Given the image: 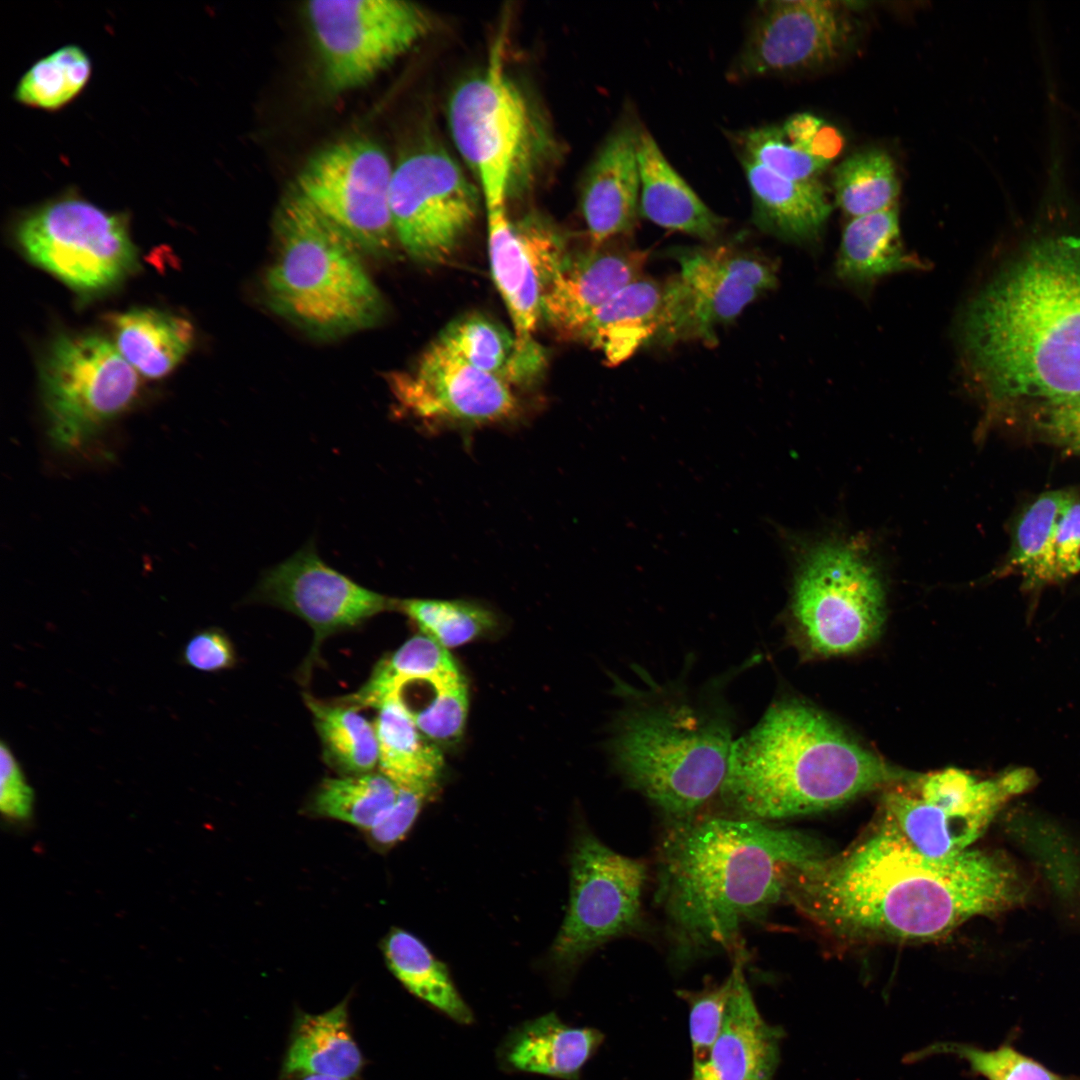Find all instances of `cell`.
<instances>
[{
	"instance_id": "7a4b0ae2",
	"label": "cell",
	"mask_w": 1080,
	"mask_h": 1080,
	"mask_svg": "<svg viewBox=\"0 0 1080 1080\" xmlns=\"http://www.w3.org/2000/svg\"><path fill=\"white\" fill-rule=\"evenodd\" d=\"M1011 899L1008 871L985 853L930 858L879 827L794 877L787 901L819 928L854 941H930Z\"/></svg>"
},
{
	"instance_id": "4dcf8cb0",
	"label": "cell",
	"mask_w": 1080,
	"mask_h": 1080,
	"mask_svg": "<svg viewBox=\"0 0 1080 1080\" xmlns=\"http://www.w3.org/2000/svg\"><path fill=\"white\" fill-rule=\"evenodd\" d=\"M115 346L140 374L161 378L191 349L192 324L185 318L153 309L135 308L113 319Z\"/></svg>"
},
{
	"instance_id": "44dd1931",
	"label": "cell",
	"mask_w": 1080,
	"mask_h": 1080,
	"mask_svg": "<svg viewBox=\"0 0 1080 1080\" xmlns=\"http://www.w3.org/2000/svg\"><path fill=\"white\" fill-rule=\"evenodd\" d=\"M1026 587L1058 583L1080 572V496L1069 490L1039 495L1019 516L1002 567Z\"/></svg>"
},
{
	"instance_id": "b9f144b4",
	"label": "cell",
	"mask_w": 1080,
	"mask_h": 1080,
	"mask_svg": "<svg viewBox=\"0 0 1080 1080\" xmlns=\"http://www.w3.org/2000/svg\"><path fill=\"white\" fill-rule=\"evenodd\" d=\"M468 704L467 684L461 678L445 685L408 715L425 737L437 745H448L463 734Z\"/></svg>"
},
{
	"instance_id": "d4e9b609",
	"label": "cell",
	"mask_w": 1080,
	"mask_h": 1080,
	"mask_svg": "<svg viewBox=\"0 0 1080 1080\" xmlns=\"http://www.w3.org/2000/svg\"><path fill=\"white\" fill-rule=\"evenodd\" d=\"M741 162L752 200V223L761 232L797 245L820 238L832 206L818 180H791L745 155Z\"/></svg>"
},
{
	"instance_id": "603a6c76",
	"label": "cell",
	"mask_w": 1080,
	"mask_h": 1080,
	"mask_svg": "<svg viewBox=\"0 0 1080 1080\" xmlns=\"http://www.w3.org/2000/svg\"><path fill=\"white\" fill-rule=\"evenodd\" d=\"M734 957L733 989L711 1062L719 1080H773L783 1031L757 1009L744 974V949Z\"/></svg>"
},
{
	"instance_id": "f546056e",
	"label": "cell",
	"mask_w": 1080,
	"mask_h": 1080,
	"mask_svg": "<svg viewBox=\"0 0 1080 1080\" xmlns=\"http://www.w3.org/2000/svg\"><path fill=\"white\" fill-rule=\"evenodd\" d=\"M373 721L379 749V772L397 788L434 793L444 760L437 744L425 737L395 699L377 708Z\"/></svg>"
},
{
	"instance_id": "681fc988",
	"label": "cell",
	"mask_w": 1080,
	"mask_h": 1080,
	"mask_svg": "<svg viewBox=\"0 0 1080 1080\" xmlns=\"http://www.w3.org/2000/svg\"><path fill=\"white\" fill-rule=\"evenodd\" d=\"M293 1077H296V1080H346L343 1078L323 1074H303Z\"/></svg>"
},
{
	"instance_id": "7dc6e473",
	"label": "cell",
	"mask_w": 1080,
	"mask_h": 1080,
	"mask_svg": "<svg viewBox=\"0 0 1080 1080\" xmlns=\"http://www.w3.org/2000/svg\"><path fill=\"white\" fill-rule=\"evenodd\" d=\"M432 793L398 788L397 799L385 817L369 831V840L379 849H389L402 840L415 823Z\"/></svg>"
},
{
	"instance_id": "5bb4252c",
	"label": "cell",
	"mask_w": 1080,
	"mask_h": 1080,
	"mask_svg": "<svg viewBox=\"0 0 1080 1080\" xmlns=\"http://www.w3.org/2000/svg\"><path fill=\"white\" fill-rule=\"evenodd\" d=\"M480 196L443 148L421 145L393 167L390 210L395 237L414 260L443 263L476 220Z\"/></svg>"
},
{
	"instance_id": "d6986e66",
	"label": "cell",
	"mask_w": 1080,
	"mask_h": 1080,
	"mask_svg": "<svg viewBox=\"0 0 1080 1080\" xmlns=\"http://www.w3.org/2000/svg\"><path fill=\"white\" fill-rule=\"evenodd\" d=\"M849 34L839 2H761L730 74L749 79L816 67L837 57Z\"/></svg>"
},
{
	"instance_id": "836d02e7",
	"label": "cell",
	"mask_w": 1080,
	"mask_h": 1080,
	"mask_svg": "<svg viewBox=\"0 0 1080 1080\" xmlns=\"http://www.w3.org/2000/svg\"><path fill=\"white\" fill-rule=\"evenodd\" d=\"M324 761L340 775L373 772L378 767L379 749L373 722L358 709L339 703H325L304 694Z\"/></svg>"
},
{
	"instance_id": "4fadbf2b",
	"label": "cell",
	"mask_w": 1080,
	"mask_h": 1080,
	"mask_svg": "<svg viewBox=\"0 0 1080 1080\" xmlns=\"http://www.w3.org/2000/svg\"><path fill=\"white\" fill-rule=\"evenodd\" d=\"M304 12L323 84L334 94L373 80L432 24L423 8L404 0H317Z\"/></svg>"
},
{
	"instance_id": "484cf974",
	"label": "cell",
	"mask_w": 1080,
	"mask_h": 1080,
	"mask_svg": "<svg viewBox=\"0 0 1080 1080\" xmlns=\"http://www.w3.org/2000/svg\"><path fill=\"white\" fill-rule=\"evenodd\" d=\"M637 157L640 214L663 228L685 233L705 243L718 242L727 220L714 213L699 198L643 126L638 138Z\"/></svg>"
},
{
	"instance_id": "f6af8a7d",
	"label": "cell",
	"mask_w": 1080,
	"mask_h": 1080,
	"mask_svg": "<svg viewBox=\"0 0 1080 1080\" xmlns=\"http://www.w3.org/2000/svg\"><path fill=\"white\" fill-rule=\"evenodd\" d=\"M0 809L9 823L27 822L34 809V792L10 746L0 743Z\"/></svg>"
},
{
	"instance_id": "7bdbcfd3",
	"label": "cell",
	"mask_w": 1080,
	"mask_h": 1080,
	"mask_svg": "<svg viewBox=\"0 0 1080 1080\" xmlns=\"http://www.w3.org/2000/svg\"><path fill=\"white\" fill-rule=\"evenodd\" d=\"M733 989L732 972L721 984L697 992L681 991L689 1006V1034L693 1063L711 1058L713 1047L721 1032Z\"/></svg>"
},
{
	"instance_id": "f35d334b",
	"label": "cell",
	"mask_w": 1080,
	"mask_h": 1080,
	"mask_svg": "<svg viewBox=\"0 0 1080 1080\" xmlns=\"http://www.w3.org/2000/svg\"><path fill=\"white\" fill-rule=\"evenodd\" d=\"M396 610L446 649L467 644L498 625L492 610L466 600L397 599Z\"/></svg>"
},
{
	"instance_id": "1f68e13d",
	"label": "cell",
	"mask_w": 1080,
	"mask_h": 1080,
	"mask_svg": "<svg viewBox=\"0 0 1080 1080\" xmlns=\"http://www.w3.org/2000/svg\"><path fill=\"white\" fill-rule=\"evenodd\" d=\"M380 947L388 969L408 992L460 1025L474 1023L448 967L417 936L392 928Z\"/></svg>"
},
{
	"instance_id": "60d3db41",
	"label": "cell",
	"mask_w": 1080,
	"mask_h": 1080,
	"mask_svg": "<svg viewBox=\"0 0 1080 1080\" xmlns=\"http://www.w3.org/2000/svg\"><path fill=\"white\" fill-rule=\"evenodd\" d=\"M742 155L782 177L796 181L818 180L831 161L793 143L781 126H762L742 133Z\"/></svg>"
},
{
	"instance_id": "ffe728a7",
	"label": "cell",
	"mask_w": 1080,
	"mask_h": 1080,
	"mask_svg": "<svg viewBox=\"0 0 1080 1080\" xmlns=\"http://www.w3.org/2000/svg\"><path fill=\"white\" fill-rule=\"evenodd\" d=\"M648 250L629 246L558 247L537 263L540 318L566 339L578 340L593 314L642 276Z\"/></svg>"
},
{
	"instance_id": "e0dca14e",
	"label": "cell",
	"mask_w": 1080,
	"mask_h": 1080,
	"mask_svg": "<svg viewBox=\"0 0 1080 1080\" xmlns=\"http://www.w3.org/2000/svg\"><path fill=\"white\" fill-rule=\"evenodd\" d=\"M402 410L431 429H470L518 415L511 385L481 371L435 340L415 366L391 378Z\"/></svg>"
},
{
	"instance_id": "c3c4849f",
	"label": "cell",
	"mask_w": 1080,
	"mask_h": 1080,
	"mask_svg": "<svg viewBox=\"0 0 1080 1080\" xmlns=\"http://www.w3.org/2000/svg\"><path fill=\"white\" fill-rule=\"evenodd\" d=\"M691 1080H719L711 1058L704 1062L693 1063Z\"/></svg>"
},
{
	"instance_id": "3957f363",
	"label": "cell",
	"mask_w": 1080,
	"mask_h": 1080,
	"mask_svg": "<svg viewBox=\"0 0 1080 1080\" xmlns=\"http://www.w3.org/2000/svg\"><path fill=\"white\" fill-rule=\"evenodd\" d=\"M822 857L816 840L765 821L672 822L658 851L655 898L678 962L735 954L744 927L786 900L795 875Z\"/></svg>"
},
{
	"instance_id": "83f0119b",
	"label": "cell",
	"mask_w": 1080,
	"mask_h": 1080,
	"mask_svg": "<svg viewBox=\"0 0 1080 1080\" xmlns=\"http://www.w3.org/2000/svg\"><path fill=\"white\" fill-rule=\"evenodd\" d=\"M926 268L927 263L902 243L896 206L846 224L835 263V274L843 283L869 289L884 276Z\"/></svg>"
},
{
	"instance_id": "4316f807",
	"label": "cell",
	"mask_w": 1080,
	"mask_h": 1080,
	"mask_svg": "<svg viewBox=\"0 0 1080 1080\" xmlns=\"http://www.w3.org/2000/svg\"><path fill=\"white\" fill-rule=\"evenodd\" d=\"M663 283L641 276L617 292L589 319L578 341L617 366L650 345L659 326Z\"/></svg>"
},
{
	"instance_id": "6da1fadb",
	"label": "cell",
	"mask_w": 1080,
	"mask_h": 1080,
	"mask_svg": "<svg viewBox=\"0 0 1080 1080\" xmlns=\"http://www.w3.org/2000/svg\"><path fill=\"white\" fill-rule=\"evenodd\" d=\"M959 338L983 431L1022 407L1080 396V236L1031 242L973 298Z\"/></svg>"
},
{
	"instance_id": "e575fe53",
	"label": "cell",
	"mask_w": 1080,
	"mask_h": 1080,
	"mask_svg": "<svg viewBox=\"0 0 1080 1080\" xmlns=\"http://www.w3.org/2000/svg\"><path fill=\"white\" fill-rule=\"evenodd\" d=\"M436 340L475 368L510 385L531 381L519 358L514 333L482 314L458 317L440 332Z\"/></svg>"
},
{
	"instance_id": "30bf717a",
	"label": "cell",
	"mask_w": 1080,
	"mask_h": 1080,
	"mask_svg": "<svg viewBox=\"0 0 1080 1080\" xmlns=\"http://www.w3.org/2000/svg\"><path fill=\"white\" fill-rule=\"evenodd\" d=\"M677 274L663 282L657 332L650 345L700 341L713 346L717 330L776 287L777 264L759 251L714 242L672 249Z\"/></svg>"
},
{
	"instance_id": "ee69618b",
	"label": "cell",
	"mask_w": 1080,
	"mask_h": 1080,
	"mask_svg": "<svg viewBox=\"0 0 1080 1080\" xmlns=\"http://www.w3.org/2000/svg\"><path fill=\"white\" fill-rule=\"evenodd\" d=\"M1016 417L1042 440L1080 456V396L1025 406L1007 418Z\"/></svg>"
},
{
	"instance_id": "d6a6232c",
	"label": "cell",
	"mask_w": 1080,
	"mask_h": 1080,
	"mask_svg": "<svg viewBox=\"0 0 1080 1080\" xmlns=\"http://www.w3.org/2000/svg\"><path fill=\"white\" fill-rule=\"evenodd\" d=\"M458 665L446 648L421 633L412 636L398 649L384 656L374 667L366 683L337 703L360 710L378 708L402 684L423 679L461 676Z\"/></svg>"
},
{
	"instance_id": "ab89813d",
	"label": "cell",
	"mask_w": 1080,
	"mask_h": 1080,
	"mask_svg": "<svg viewBox=\"0 0 1080 1080\" xmlns=\"http://www.w3.org/2000/svg\"><path fill=\"white\" fill-rule=\"evenodd\" d=\"M940 1054L962 1059L972 1074L985 1080H1080L1079 1076L1051 1070L1041 1061L1020 1051L1010 1040L990 1050L971 1044L936 1042L906 1056L905 1061L915 1062Z\"/></svg>"
},
{
	"instance_id": "5b68a950",
	"label": "cell",
	"mask_w": 1080,
	"mask_h": 1080,
	"mask_svg": "<svg viewBox=\"0 0 1080 1080\" xmlns=\"http://www.w3.org/2000/svg\"><path fill=\"white\" fill-rule=\"evenodd\" d=\"M609 751L617 771L672 822L720 795L736 738L728 710L680 686L622 687Z\"/></svg>"
},
{
	"instance_id": "9a60e30c",
	"label": "cell",
	"mask_w": 1080,
	"mask_h": 1080,
	"mask_svg": "<svg viewBox=\"0 0 1080 1080\" xmlns=\"http://www.w3.org/2000/svg\"><path fill=\"white\" fill-rule=\"evenodd\" d=\"M1030 778L1024 770L984 781L956 768L937 771L921 780L918 795L888 791L881 823L930 858L953 857L967 850L1001 803Z\"/></svg>"
},
{
	"instance_id": "2e32d148",
	"label": "cell",
	"mask_w": 1080,
	"mask_h": 1080,
	"mask_svg": "<svg viewBox=\"0 0 1080 1080\" xmlns=\"http://www.w3.org/2000/svg\"><path fill=\"white\" fill-rule=\"evenodd\" d=\"M393 167L368 138H349L314 154L297 178V191L354 245L384 255L396 238L390 210Z\"/></svg>"
},
{
	"instance_id": "cb8c5ba5",
	"label": "cell",
	"mask_w": 1080,
	"mask_h": 1080,
	"mask_svg": "<svg viewBox=\"0 0 1080 1080\" xmlns=\"http://www.w3.org/2000/svg\"><path fill=\"white\" fill-rule=\"evenodd\" d=\"M604 1035L592 1027H576L549 1012L513 1027L497 1049L501 1069L511 1073L579 1080Z\"/></svg>"
},
{
	"instance_id": "8992f818",
	"label": "cell",
	"mask_w": 1080,
	"mask_h": 1080,
	"mask_svg": "<svg viewBox=\"0 0 1080 1080\" xmlns=\"http://www.w3.org/2000/svg\"><path fill=\"white\" fill-rule=\"evenodd\" d=\"M265 297L280 317L321 339L346 336L382 319L383 296L357 247L297 189L281 203Z\"/></svg>"
},
{
	"instance_id": "52a82bcc",
	"label": "cell",
	"mask_w": 1080,
	"mask_h": 1080,
	"mask_svg": "<svg viewBox=\"0 0 1080 1080\" xmlns=\"http://www.w3.org/2000/svg\"><path fill=\"white\" fill-rule=\"evenodd\" d=\"M503 39L488 66L461 82L448 103V123L460 155L480 184L485 206L507 204L531 180L545 133L525 95L505 70Z\"/></svg>"
},
{
	"instance_id": "bcb514c9",
	"label": "cell",
	"mask_w": 1080,
	"mask_h": 1080,
	"mask_svg": "<svg viewBox=\"0 0 1080 1080\" xmlns=\"http://www.w3.org/2000/svg\"><path fill=\"white\" fill-rule=\"evenodd\" d=\"M180 662L201 672H220L233 668L237 654L229 636L217 627L194 633L180 653Z\"/></svg>"
},
{
	"instance_id": "9c48e42d",
	"label": "cell",
	"mask_w": 1080,
	"mask_h": 1080,
	"mask_svg": "<svg viewBox=\"0 0 1080 1080\" xmlns=\"http://www.w3.org/2000/svg\"><path fill=\"white\" fill-rule=\"evenodd\" d=\"M569 867L568 909L547 958L559 988L597 948L642 927L648 880L644 861L614 851L585 826L575 834Z\"/></svg>"
},
{
	"instance_id": "ba28073f",
	"label": "cell",
	"mask_w": 1080,
	"mask_h": 1080,
	"mask_svg": "<svg viewBox=\"0 0 1080 1080\" xmlns=\"http://www.w3.org/2000/svg\"><path fill=\"white\" fill-rule=\"evenodd\" d=\"M794 639L817 656L856 652L871 644L885 619L877 567L861 543L826 539L802 556L791 599Z\"/></svg>"
},
{
	"instance_id": "f1b7e54d",
	"label": "cell",
	"mask_w": 1080,
	"mask_h": 1080,
	"mask_svg": "<svg viewBox=\"0 0 1080 1080\" xmlns=\"http://www.w3.org/2000/svg\"><path fill=\"white\" fill-rule=\"evenodd\" d=\"M363 1056L348 1020L345 999L320 1014L299 1015L283 1061L287 1076L323 1074L349 1080L359 1074Z\"/></svg>"
},
{
	"instance_id": "74e56055",
	"label": "cell",
	"mask_w": 1080,
	"mask_h": 1080,
	"mask_svg": "<svg viewBox=\"0 0 1080 1080\" xmlns=\"http://www.w3.org/2000/svg\"><path fill=\"white\" fill-rule=\"evenodd\" d=\"M836 203L851 218L896 206L899 181L892 158L868 149L844 159L833 171Z\"/></svg>"
},
{
	"instance_id": "ac0fdd59",
	"label": "cell",
	"mask_w": 1080,
	"mask_h": 1080,
	"mask_svg": "<svg viewBox=\"0 0 1080 1080\" xmlns=\"http://www.w3.org/2000/svg\"><path fill=\"white\" fill-rule=\"evenodd\" d=\"M249 600L291 612L312 628L314 642L301 670L306 681L327 637L397 606V599L369 590L327 565L313 542L265 570Z\"/></svg>"
},
{
	"instance_id": "d590c367",
	"label": "cell",
	"mask_w": 1080,
	"mask_h": 1080,
	"mask_svg": "<svg viewBox=\"0 0 1080 1080\" xmlns=\"http://www.w3.org/2000/svg\"><path fill=\"white\" fill-rule=\"evenodd\" d=\"M397 786L381 772L324 778L307 809L313 815L339 820L367 832L396 802Z\"/></svg>"
},
{
	"instance_id": "277c9868",
	"label": "cell",
	"mask_w": 1080,
	"mask_h": 1080,
	"mask_svg": "<svg viewBox=\"0 0 1080 1080\" xmlns=\"http://www.w3.org/2000/svg\"><path fill=\"white\" fill-rule=\"evenodd\" d=\"M908 778L820 710L785 698L735 739L720 795L739 817L768 822L831 809Z\"/></svg>"
},
{
	"instance_id": "7402d4cb",
	"label": "cell",
	"mask_w": 1080,
	"mask_h": 1080,
	"mask_svg": "<svg viewBox=\"0 0 1080 1080\" xmlns=\"http://www.w3.org/2000/svg\"><path fill=\"white\" fill-rule=\"evenodd\" d=\"M642 125L625 118L595 154L582 183L580 206L591 247L634 232L640 214L637 144Z\"/></svg>"
},
{
	"instance_id": "8d00e7d4",
	"label": "cell",
	"mask_w": 1080,
	"mask_h": 1080,
	"mask_svg": "<svg viewBox=\"0 0 1080 1080\" xmlns=\"http://www.w3.org/2000/svg\"><path fill=\"white\" fill-rule=\"evenodd\" d=\"M92 62L78 45L62 46L38 59L19 79L14 97L27 107L58 111L74 101L86 88Z\"/></svg>"
},
{
	"instance_id": "7c38bea8",
	"label": "cell",
	"mask_w": 1080,
	"mask_h": 1080,
	"mask_svg": "<svg viewBox=\"0 0 1080 1080\" xmlns=\"http://www.w3.org/2000/svg\"><path fill=\"white\" fill-rule=\"evenodd\" d=\"M41 391L48 436L62 451L90 443L133 403L134 368L115 344L95 334H63L42 360Z\"/></svg>"
},
{
	"instance_id": "8fae6325",
	"label": "cell",
	"mask_w": 1080,
	"mask_h": 1080,
	"mask_svg": "<svg viewBox=\"0 0 1080 1080\" xmlns=\"http://www.w3.org/2000/svg\"><path fill=\"white\" fill-rule=\"evenodd\" d=\"M15 236L31 262L82 294L116 286L137 265L127 216L72 189L26 211Z\"/></svg>"
}]
</instances>
